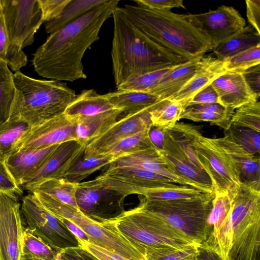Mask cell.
Masks as SVG:
<instances>
[{
	"mask_svg": "<svg viewBox=\"0 0 260 260\" xmlns=\"http://www.w3.org/2000/svg\"><path fill=\"white\" fill-rule=\"evenodd\" d=\"M13 77L16 93L9 117L29 126L64 113L77 95L62 81L36 79L20 71Z\"/></svg>",
	"mask_w": 260,
	"mask_h": 260,
	"instance_id": "obj_4",
	"label": "cell"
},
{
	"mask_svg": "<svg viewBox=\"0 0 260 260\" xmlns=\"http://www.w3.org/2000/svg\"><path fill=\"white\" fill-rule=\"evenodd\" d=\"M225 132L233 141L246 151L259 156V132L249 128L236 127L233 125H231L230 128Z\"/></svg>",
	"mask_w": 260,
	"mask_h": 260,
	"instance_id": "obj_47",
	"label": "cell"
},
{
	"mask_svg": "<svg viewBox=\"0 0 260 260\" xmlns=\"http://www.w3.org/2000/svg\"><path fill=\"white\" fill-rule=\"evenodd\" d=\"M71 0H39L44 22L58 17Z\"/></svg>",
	"mask_w": 260,
	"mask_h": 260,
	"instance_id": "obj_49",
	"label": "cell"
},
{
	"mask_svg": "<svg viewBox=\"0 0 260 260\" xmlns=\"http://www.w3.org/2000/svg\"><path fill=\"white\" fill-rule=\"evenodd\" d=\"M112 16L111 57L116 87L133 77L188 61L146 37L129 19L123 8L117 7Z\"/></svg>",
	"mask_w": 260,
	"mask_h": 260,
	"instance_id": "obj_2",
	"label": "cell"
},
{
	"mask_svg": "<svg viewBox=\"0 0 260 260\" xmlns=\"http://www.w3.org/2000/svg\"><path fill=\"white\" fill-rule=\"evenodd\" d=\"M201 58L177 66L162 77L149 93L158 95L160 100L172 98L193 77Z\"/></svg>",
	"mask_w": 260,
	"mask_h": 260,
	"instance_id": "obj_26",
	"label": "cell"
},
{
	"mask_svg": "<svg viewBox=\"0 0 260 260\" xmlns=\"http://www.w3.org/2000/svg\"><path fill=\"white\" fill-rule=\"evenodd\" d=\"M115 159L114 156L108 154L95 155L85 158L82 155L62 178L72 183L81 182L94 172L109 166Z\"/></svg>",
	"mask_w": 260,
	"mask_h": 260,
	"instance_id": "obj_35",
	"label": "cell"
},
{
	"mask_svg": "<svg viewBox=\"0 0 260 260\" xmlns=\"http://www.w3.org/2000/svg\"><path fill=\"white\" fill-rule=\"evenodd\" d=\"M16 93L13 74L0 59V124L8 119Z\"/></svg>",
	"mask_w": 260,
	"mask_h": 260,
	"instance_id": "obj_38",
	"label": "cell"
},
{
	"mask_svg": "<svg viewBox=\"0 0 260 260\" xmlns=\"http://www.w3.org/2000/svg\"><path fill=\"white\" fill-rule=\"evenodd\" d=\"M41 205L56 217L66 218L79 226L89 237V243L119 253L131 260H145L144 248L123 237L110 221L100 223L89 218L79 210L42 192H32Z\"/></svg>",
	"mask_w": 260,
	"mask_h": 260,
	"instance_id": "obj_8",
	"label": "cell"
},
{
	"mask_svg": "<svg viewBox=\"0 0 260 260\" xmlns=\"http://www.w3.org/2000/svg\"><path fill=\"white\" fill-rule=\"evenodd\" d=\"M165 130L162 127L152 126L149 133L152 143L159 151L163 150Z\"/></svg>",
	"mask_w": 260,
	"mask_h": 260,
	"instance_id": "obj_57",
	"label": "cell"
},
{
	"mask_svg": "<svg viewBox=\"0 0 260 260\" xmlns=\"http://www.w3.org/2000/svg\"><path fill=\"white\" fill-rule=\"evenodd\" d=\"M0 191L18 198L22 193L20 186L16 182L9 171L5 162V157L1 155Z\"/></svg>",
	"mask_w": 260,
	"mask_h": 260,
	"instance_id": "obj_48",
	"label": "cell"
},
{
	"mask_svg": "<svg viewBox=\"0 0 260 260\" xmlns=\"http://www.w3.org/2000/svg\"><path fill=\"white\" fill-rule=\"evenodd\" d=\"M77 188V183L59 178L44 181L33 187L30 192L34 190L42 192L79 210L76 200Z\"/></svg>",
	"mask_w": 260,
	"mask_h": 260,
	"instance_id": "obj_34",
	"label": "cell"
},
{
	"mask_svg": "<svg viewBox=\"0 0 260 260\" xmlns=\"http://www.w3.org/2000/svg\"><path fill=\"white\" fill-rule=\"evenodd\" d=\"M214 197L215 193L206 192L196 198L171 201L149 200L143 197L139 206L201 245L208 238V218Z\"/></svg>",
	"mask_w": 260,
	"mask_h": 260,
	"instance_id": "obj_7",
	"label": "cell"
},
{
	"mask_svg": "<svg viewBox=\"0 0 260 260\" xmlns=\"http://www.w3.org/2000/svg\"><path fill=\"white\" fill-rule=\"evenodd\" d=\"M86 144L80 140L58 144L40 166L24 181L29 191L38 184L49 179L62 178L83 154Z\"/></svg>",
	"mask_w": 260,
	"mask_h": 260,
	"instance_id": "obj_18",
	"label": "cell"
},
{
	"mask_svg": "<svg viewBox=\"0 0 260 260\" xmlns=\"http://www.w3.org/2000/svg\"><path fill=\"white\" fill-rule=\"evenodd\" d=\"M180 151L197 169L203 170L197 158L194 144L202 135L199 129L190 124L177 122L166 129Z\"/></svg>",
	"mask_w": 260,
	"mask_h": 260,
	"instance_id": "obj_32",
	"label": "cell"
},
{
	"mask_svg": "<svg viewBox=\"0 0 260 260\" xmlns=\"http://www.w3.org/2000/svg\"><path fill=\"white\" fill-rule=\"evenodd\" d=\"M105 95L114 108L125 115L148 109L160 101L156 94L137 90L117 89Z\"/></svg>",
	"mask_w": 260,
	"mask_h": 260,
	"instance_id": "obj_28",
	"label": "cell"
},
{
	"mask_svg": "<svg viewBox=\"0 0 260 260\" xmlns=\"http://www.w3.org/2000/svg\"><path fill=\"white\" fill-rule=\"evenodd\" d=\"M58 145L43 149L19 150L6 156V165L16 182L22 186L25 180L35 172Z\"/></svg>",
	"mask_w": 260,
	"mask_h": 260,
	"instance_id": "obj_24",
	"label": "cell"
},
{
	"mask_svg": "<svg viewBox=\"0 0 260 260\" xmlns=\"http://www.w3.org/2000/svg\"><path fill=\"white\" fill-rule=\"evenodd\" d=\"M216 90L219 104L236 109L258 101L247 85L242 72H225L211 83Z\"/></svg>",
	"mask_w": 260,
	"mask_h": 260,
	"instance_id": "obj_22",
	"label": "cell"
},
{
	"mask_svg": "<svg viewBox=\"0 0 260 260\" xmlns=\"http://www.w3.org/2000/svg\"><path fill=\"white\" fill-rule=\"evenodd\" d=\"M0 59L7 63L13 71L17 72L27 63V57L20 47L14 45L8 37L2 11L0 13Z\"/></svg>",
	"mask_w": 260,
	"mask_h": 260,
	"instance_id": "obj_39",
	"label": "cell"
},
{
	"mask_svg": "<svg viewBox=\"0 0 260 260\" xmlns=\"http://www.w3.org/2000/svg\"><path fill=\"white\" fill-rule=\"evenodd\" d=\"M29 126L25 122L13 117H9L0 124V155L5 157L11 153Z\"/></svg>",
	"mask_w": 260,
	"mask_h": 260,
	"instance_id": "obj_41",
	"label": "cell"
},
{
	"mask_svg": "<svg viewBox=\"0 0 260 260\" xmlns=\"http://www.w3.org/2000/svg\"><path fill=\"white\" fill-rule=\"evenodd\" d=\"M0 3L10 41L22 49L30 45L44 23L39 0H0Z\"/></svg>",
	"mask_w": 260,
	"mask_h": 260,
	"instance_id": "obj_11",
	"label": "cell"
},
{
	"mask_svg": "<svg viewBox=\"0 0 260 260\" xmlns=\"http://www.w3.org/2000/svg\"><path fill=\"white\" fill-rule=\"evenodd\" d=\"M178 65L133 77L116 88L118 90H137L149 93L162 77Z\"/></svg>",
	"mask_w": 260,
	"mask_h": 260,
	"instance_id": "obj_44",
	"label": "cell"
},
{
	"mask_svg": "<svg viewBox=\"0 0 260 260\" xmlns=\"http://www.w3.org/2000/svg\"><path fill=\"white\" fill-rule=\"evenodd\" d=\"M57 254L28 229H24L21 242L23 260H57Z\"/></svg>",
	"mask_w": 260,
	"mask_h": 260,
	"instance_id": "obj_37",
	"label": "cell"
},
{
	"mask_svg": "<svg viewBox=\"0 0 260 260\" xmlns=\"http://www.w3.org/2000/svg\"><path fill=\"white\" fill-rule=\"evenodd\" d=\"M1 11H2V9H1V3H0V13L1 12Z\"/></svg>",
	"mask_w": 260,
	"mask_h": 260,
	"instance_id": "obj_60",
	"label": "cell"
},
{
	"mask_svg": "<svg viewBox=\"0 0 260 260\" xmlns=\"http://www.w3.org/2000/svg\"><path fill=\"white\" fill-rule=\"evenodd\" d=\"M113 109L105 94H99L93 89L84 90L76 95L64 113L72 116H91Z\"/></svg>",
	"mask_w": 260,
	"mask_h": 260,
	"instance_id": "obj_31",
	"label": "cell"
},
{
	"mask_svg": "<svg viewBox=\"0 0 260 260\" xmlns=\"http://www.w3.org/2000/svg\"><path fill=\"white\" fill-rule=\"evenodd\" d=\"M259 256H257V257H256V258L255 259V260H259Z\"/></svg>",
	"mask_w": 260,
	"mask_h": 260,
	"instance_id": "obj_59",
	"label": "cell"
},
{
	"mask_svg": "<svg viewBox=\"0 0 260 260\" xmlns=\"http://www.w3.org/2000/svg\"><path fill=\"white\" fill-rule=\"evenodd\" d=\"M245 81L257 99L260 96V64L242 72Z\"/></svg>",
	"mask_w": 260,
	"mask_h": 260,
	"instance_id": "obj_54",
	"label": "cell"
},
{
	"mask_svg": "<svg viewBox=\"0 0 260 260\" xmlns=\"http://www.w3.org/2000/svg\"><path fill=\"white\" fill-rule=\"evenodd\" d=\"M21 212L28 229L57 253L80 246L78 239L56 217L45 209L31 193L22 200Z\"/></svg>",
	"mask_w": 260,
	"mask_h": 260,
	"instance_id": "obj_9",
	"label": "cell"
},
{
	"mask_svg": "<svg viewBox=\"0 0 260 260\" xmlns=\"http://www.w3.org/2000/svg\"><path fill=\"white\" fill-rule=\"evenodd\" d=\"M148 109L126 115L86 146L82 157L92 156L101 150L126 137L146 131L153 126Z\"/></svg>",
	"mask_w": 260,
	"mask_h": 260,
	"instance_id": "obj_19",
	"label": "cell"
},
{
	"mask_svg": "<svg viewBox=\"0 0 260 260\" xmlns=\"http://www.w3.org/2000/svg\"><path fill=\"white\" fill-rule=\"evenodd\" d=\"M194 148L198 162L209 176L214 192H230L240 187L242 182L238 171L216 139L201 135Z\"/></svg>",
	"mask_w": 260,
	"mask_h": 260,
	"instance_id": "obj_10",
	"label": "cell"
},
{
	"mask_svg": "<svg viewBox=\"0 0 260 260\" xmlns=\"http://www.w3.org/2000/svg\"><path fill=\"white\" fill-rule=\"evenodd\" d=\"M224 73L222 61L211 56H203L193 77L170 100L181 102L184 109L197 92Z\"/></svg>",
	"mask_w": 260,
	"mask_h": 260,
	"instance_id": "obj_25",
	"label": "cell"
},
{
	"mask_svg": "<svg viewBox=\"0 0 260 260\" xmlns=\"http://www.w3.org/2000/svg\"><path fill=\"white\" fill-rule=\"evenodd\" d=\"M214 193L208 218V238L201 246L213 251L223 260H227L232 247L233 200L230 192Z\"/></svg>",
	"mask_w": 260,
	"mask_h": 260,
	"instance_id": "obj_16",
	"label": "cell"
},
{
	"mask_svg": "<svg viewBox=\"0 0 260 260\" xmlns=\"http://www.w3.org/2000/svg\"><path fill=\"white\" fill-rule=\"evenodd\" d=\"M260 64V44L222 61L225 72H242Z\"/></svg>",
	"mask_w": 260,
	"mask_h": 260,
	"instance_id": "obj_45",
	"label": "cell"
},
{
	"mask_svg": "<svg viewBox=\"0 0 260 260\" xmlns=\"http://www.w3.org/2000/svg\"><path fill=\"white\" fill-rule=\"evenodd\" d=\"M77 125V117L64 113L29 126L15 144L12 152L27 149H43L68 141L78 140Z\"/></svg>",
	"mask_w": 260,
	"mask_h": 260,
	"instance_id": "obj_14",
	"label": "cell"
},
{
	"mask_svg": "<svg viewBox=\"0 0 260 260\" xmlns=\"http://www.w3.org/2000/svg\"><path fill=\"white\" fill-rule=\"evenodd\" d=\"M184 17L210 40L212 51L246 25L245 19L236 9L223 5L205 13L184 14Z\"/></svg>",
	"mask_w": 260,
	"mask_h": 260,
	"instance_id": "obj_15",
	"label": "cell"
},
{
	"mask_svg": "<svg viewBox=\"0 0 260 260\" xmlns=\"http://www.w3.org/2000/svg\"><path fill=\"white\" fill-rule=\"evenodd\" d=\"M234 110L219 103L196 104L186 106L179 119H187L199 121H208L227 131L231 125Z\"/></svg>",
	"mask_w": 260,
	"mask_h": 260,
	"instance_id": "obj_27",
	"label": "cell"
},
{
	"mask_svg": "<svg viewBox=\"0 0 260 260\" xmlns=\"http://www.w3.org/2000/svg\"><path fill=\"white\" fill-rule=\"evenodd\" d=\"M126 197L95 179L77 183L76 200L79 210L98 223L111 221L124 211Z\"/></svg>",
	"mask_w": 260,
	"mask_h": 260,
	"instance_id": "obj_12",
	"label": "cell"
},
{
	"mask_svg": "<svg viewBox=\"0 0 260 260\" xmlns=\"http://www.w3.org/2000/svg\"><path fill=\"white\" fill-rule=\"evenodd\" d=\"M204 192L188 185H180L176 187H161L147 189L141 196L149 200L171 201L190 199L202 196Z\"/></svg>",
	"mask_w": 260,
	"mask_h": 260,
	"instance_id": "obj_42",
	"label": "cell"
},
{
	"mask_svg": "<svg viewBox=\"0 0 260 260\" xmlns=\"http://www.w3.org/2000/svg\"><path fill=\"white\" fill-rule=\"evenodd\" d=\"M79 242L82 247L92 254L99 260H131L117 252L97 245L80 240Z\"/></svg>",
	"mask_w": 260,
	"mask_h": 260,
	"instance_id": "obj_50",
	"label": "cell"
},
{
	"mask_svg": "<svg viewBox=\"0 0 260 260\" xmlns=\"http://www.w3.org/2000/svg\"><path fill=\"white\" fill-rule=\"evenodd\" d=\"M57 260H99L81 246L65 249L57 254Z\"/></svg>",
	"mask_w": 260,
	"mask_h": 260,
	"instance_id": "obj_52",
	"label": "cell"
},
{
	"mask_svg": "<svg viewBox=\"0 0 260 260\" xmlns=\"http://www.w3.org/2000/svg\"><path fill=\"white\" fill-rule=\"evenodd\" d=\"M95 179L125 197L134 194L141 195L147 189L176 187L180 185L170 179L152 172L111 164Z\"/></svg>",
	"mask_w": 260,
	"mask_h": 260,
	"instance_id": "obj_13",
	"label": "cell"
},
{
	"mask_svg": "<svg viewBox=\"0 0 260 260\" xmlns=\"http://www.w3.org/2000/svg\"><path fill=\"white\" fill-rule=\"evenodd\" d=\"M230 193L232 237L229 256L235 260H255L260 246V188L242 182Z\"/></svg>",
	"mask_w": 260,
	"mask_h": 260,
	"instance_id": "obj_5",
	"label": "cell"
},
{
	"mask_svg": "<svg viewBox=\"0 0 260 260\" xmlns=\"http://www.w3.org/2000/svg\"><path fill=\"white\" fill-rule=\"evenodd\" d=\"M231 125L260 133V102L258 101L236 109L231 119Z\"/></svg>",
	"mask_w": 260,
	"mask_h": 260,
	"instance_id": "obj_46",
	"label": "cell"
},
{
	"mask_svg": "<svg viewBox=\"0 0 260 260\" xmlns=\"http://www.w3.org/2000/svg\"><path fill=\"white\" fill-rule=\"evenodd\" d=\"M111 164L118 167L134 168L152 172L164 176L178 184L194 187L190 182L174 171L154 146L121 155Z\"/></svg>",
	"mask_w": 260,
	"mask_h": 260,
	"instance_id": "obj_20",
	"label": "cell"
},
{
	"mask_svg": "<svg viewBox=\"0 0 260 260\" xmlns=\"http://www.w3.org/2000/svg\"><path fill=\"white\" fill-rule=\"evenodd\" d=\"M134 2L140 7L159 11H171L173 8L185 9L182 0H135Z\"/></svg>",
	"mask_w": 260,
	"mask_h": 260,
	"instance_id": "obj_51",
	"label": "cell"
},
{
	"mask_svg": "<svg viewBox=\"0 0 260 260\" xmlns=\"http://www.w3.org/2000/svg\"><path fill=\"white\" fill-rule=\"evenodd\" d=\"M129 19L151 40L188 60L212 50L210 40L190 23L184 14L125 5Z\"/></svg>",
	"mask_w": 260,
	"mask_h": 260,
	"instance_id": "obj_3",
	"label": "cell"
},
{
	"mask_svg": "<svg viewBox=\"0 0 260 260\" xmlns=\"http://www.w3.org/2000/svg\"><path fill=\"white\" fill-rule=\"evenodd\" d=\"M245 3L248 21L260 34V0H246Z\"/></svg>",
	"mask_w": 260,
	"mask_h": 260,
	"instance_id": "obj_55",
	"label": "cell"
},
{
	"mask_svg": "<svg viewBox=\"0 0 260 260\" xmlns=\"http://www.w3.org/2000/svg\"><path fill=\"white\" fill-rule=\"evenodd\" d=\"M216 140L232 159L238 171L241 182L260 188L259 156L246 151L233 141L226 132L224 137Z\"/></svg>",
	"mask_w": 260,
	"mask_h": 260,
	"instance_id": "obj_23",
	"label": "cell"
},
{
	"mask_svg": "<svg viewBox=\"0 0 260 260\" xmlns=\"http://www.w3.org/2000/svg\"><path fill=\"white\" fill-rule=\"evenodd\" d=\"M201 246L192 245L181 249L145 248V260H195Z\"/></svg>",
	"mask_w": 260,
	"mask_h": 260,
	"instance_id": "obj_43",
	"label": "cell"
},
{
	"mask_svg": "<svg viewBox=\"0 0 260 260\" xmlns=\"http://www.w3.org/2000/svg\"><path fill=\"white\" fill-rule=\"evenodd\" d=\"M183 109L181 102L164 99L149 107L148 110L153 126L167 129L180 120L179 117Z\"/></svg>",
	"mask_w": 260,
	"mask_h": 260,
	"instance_id": "obj_36",
	"label": "cell"
},
{
	"mask_svg": "<svg viewBox=\"0 0 260 260\" xmlns=\"http://www.w3.org/2000/svg\"><path fill=\"white\" fill-rule=\"evenodd\" d=\"M122 112L113 109L91 116H75L77 117L76 135L78 139L86 145L110 128L117 121Z\"/></svg>",
	"mask_w": 260,
	"mask_h": 260,
	"instance_id": "obj_29",
	"label": "cell"
},
{
	"mask_svg": "<svg viewBox=\"0 0 260 260\" xmlns=\"http://www.w3.org/2000/svg\"><path fill=\"white\" fill-rule=\"evenodd\" d=\"M21 213L18 198L0 191V260H23Z\"/></svg>",
	"mask_w": 260,
	"mask_h": 260,
	"instance_id": "obj_17",
	"label": "cell"
},
{
	"mask_svg": "<svg viewBox=\"0 0 260 260\" xmlns=\"http://www.w3.org/2000/svg\"><path fill=\"white\" fill-rule=\"evenodd\" d=\"M106 0H71L57 18L46 22V32L52 34L80 18Z\"/></svg>",
	"mask_w": 260,
	"mask_h": 260,
	"instance_id": "obj_33",
	"label": "cell"
},
{
	"mask_svg": "<svg viewBox=\"0 0 260 260\" xmlns=\"http://www.w3.org/2000/svg\"><path fill=\"white\" fill-rule=\"evenodd\" d=\"M260 44V34L250 24L219 44L213 50L216 58L224 61Z\"/></svg>",
	"mask_w": 260,
	"mask_h": 260,
	"instance_id": "obj_30",
	"label": "cell"
},
{
	"mask_svg": "<svg viewBox=\"0 0 260 260\" xmlns=\"http://www.w3.org/2000/svg\"><path fill=\"white\" fill-rule=\"evenodd\" d=\"M199 249V253L195 260H223L216 253L209 249L201 246ZM227 260L235 259L229 256Z\"/></svg>",
	"mask_w": 260,
	"mask_h": 260,
	"instance_id": "obj_58",
	"label": "cell"
},
{
	"mask_svg": "<svg viewBox=\"0 0 260 260\" xmlns=\"http://www.w3.org/2000/svg\"><path fill=\"white\" fill-rule=\"evenodd\" d=\"M149 131H144L122 139L101 150L94 155L108 154L113 155L116 159L121 155L147 147L153 146L154 145L149 137Z\"/></svg>",
	"mask_w": 260,
	"mask_h": 260,
	"instance_id": "obj_40",
	"label": "cell"
},
{
	"mask_svg": "<svg viewBox=\"0 0 260 260\" xmlns=\"http://www.w3.org/2000/svg\"><path fill=\"white\" fill-rule=\"evenodd\" d=\"M128 241L140 248L181 249L201 246L167 221L140 206L109 221Z\"/></svg>",
	"mask_w": 260,
	"mask_h": 260,
	"instance_id": "obj_6",
	"label": "cell"
},
{
	"mask_svg": "<svg viewBox=\"0 0 260 260\" xmlns=\"http://www.w3.org/2000/svg\"><path fill=\"white\" fill-rule=\"evenodd\" d=\"M159 152L174 171L190 182L195 188L206 193H214L212 182L207 174L205 171L197 169L190 162L166 131L163 150Z\"/></svg>",
	"mask_w": 260,
	"mask_h": 260,
	"instance_id": "obj_21",
	"label": "cell"
},
{
	"mask_svg": "<svg viewBox=\"0 0 260 260\" xmlns=\"http://www.w3.org/2000/svg\"><path fill=\"white\" fill-rule=\"evenodd\" d=\"M119 0H106L80 18L51 34L34 54L32 64L41 76L60 81L86 79L82 58L100 39L101 28L118 7Z\"/></svg>",
	"mask_w": 260,
	"mask_h": 260,
	"instance_id": "obj_1",
	"label": "cell"
},
{
	"mask_svg": "<svg viewBox=\"0 0 260 260\" xmlns=\"http://www.w3.org/2000/svg\"><path fill=\"white\" fill-rule=\"evenodd\" d=\"M56 217V216H55ZM79 240L89 242V236L77 224L71 220L61 217H56Z\"/></svg>",
	"mask_w": 260,
	"mask_h": 260,
	"instance_id": "obj_56",
	"label": "cell"
},
{
	"mask_svg": "<svg viewBox=\"0 0 260 260\" xmlns=\"http://www.w3.org/2000/svg\"><path fill=\"white\" fill-rule=\"evenodd\" d=\"M213 103H219V100L216 90L210 83L197 92L189 101L186 106Z\"/></svg>",
	"mask_w": 260,
	"mask_h": 260,
	"instance_id": "obj_53",
	"label": "cell"
}]
</instances>
